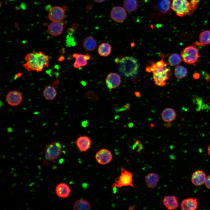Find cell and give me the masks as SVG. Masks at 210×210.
<instances>
[{"instance_id": "277c9868", "label": "cell", "mask_w": 210, "mask_h": 210, "mask_svg": "<svg viewBox=\"0 0 210 210\" xmlns=\"http://www.w3.org/2000/svg\"><path fill=\"white\" fill-rule=\"evenodd\" d=\"M151 71L153 74V78L155 84L158 86H164L166 81L169 77L171 70L166 67L163 69L157 68L155 64H152L149 67Z\"/></svg>"}, {"instance_id": "4316f807", "label": "cell", "mask_w": 210, "mask_h": 210, "mask_svg": "<svg viewBox=\"0 0 210 210\" xmlns=\"http://www.w3.org/2000/svg\"><path fill=\"white\" fill-rule=\"evenodd\" d=\"M171 4L170 0H160L157 3V8L161 13H165L169 10Z\"/></svg>"}, {"instance_id": "7402d4cb", "label": "cell", "mask_w": 210, "mask_h": 210, "mask_svg": "<svg viewBox=\"0 0 210 210\" xmlns=\"http://www.w3.org/2000/svg\"><path fill=\"white\" fill-rule=\"evenodd\" d=\"M97 46L95 39L92 36L85 38L83 42V46L84 49L88 51H92L96 48Z\"/></svg>"}, {"instance_id": "484cf974", "label": "cell", "mask_w": 210, "mask_h": 210, "mask_svg": "<svg viewBox=\"0 0 210 210\" xmlns=\"http://www.w3.org/2000/svg\"><path fill=\"white\" fill-rule=\"evenodd\" d=\"M139 6L137 0H124L123 7L126 10L129 12L136 10Z\"/></svg>"}, {"instance_id": "83f0119b", "label": "cell", "mask_w": 210, "mask_h": 210, "mask_svg": "<svg viewBox=\"0 0 210 210\" xmlns=\"http://www.w3.org/2000/svg\"><path fill=\"white\" fill-rule=\"evenodd\" d=\"M199 39L200 44L202 46L210 44V30L202 32L199 35Z\"/></svg>"}, {"instance_id": "7c38bea8", "label": "cell", "mask_w": 210, "mask_h": 210, "mask_svg": "<svg viewBox=\"0 0 210 210\" xmlns=\"http://www.w3.org/2000/svg\"><path fill=\"white\" fill-rule=\"evenodd\" d=\"M121 83L120 76L117 73H110L105 79V83L109 89H115L118 87Z\"/></svg>"}, {"instance_id": "ba28073f", "label": "cell", "mask_w": 210, "mask_h": 210, "mask_svg": "<svg viewBox=\"0 0 210 210\" xmlns=\"http://www.w3.org/2000/svg\"><path fill=\"white\" fill-rule=\"evenodd\" d=\"M95 158L97 162L99 164L106 165L111 161L113 155L109 150L106 148H102L96 153Z\"/></svg>"}, {"instance_id": "d4e9b609", "label": "cell", "mask_w": 210, "mask_h": 210, "mask_svg": "<svg viewBox=\"0 0 210 210\" xmlns=\"http://www.w3.org/2000/svg\"><path fill=\"white\" fill-rule=\"evenodd\" d=\"M112 50L111 46L107 43H103L99 46L97 51L101 56L106 57L110 55Z\"/></svg>"}, {"instance_id": "8992f818", "label": "cell", "mask_w": 210, "mask_h": 210, "mask_svg": "<svg viewBox=\"0 0 210 210\" xmlns=\"http://www.w3.org/2000/svg\"><path fill=\"white\" fill-rule=\"evenodd\" d=\"M121 174L117 178L112 186V188H120L122 187L130 186L133 188L136 186L132 183L133 174L132 173L125 169L123 166L121 167Z\"/></svg>"}, {"instance_id": "74e56055", "label": "cell", "mask_w": 210, "mask_h": 210, "mask_svg": "<svg viewBox=\"0 0 210 210\" xmlns=\"http://www.w3.org/2000/svg\"><path fill=\"white\" fill-rule=\"evenodd\" d=\"M207 152L209 155V156H210V144L208 146V147Z\"/></svg>"}, {"instance_id": "9c48e42d", "label": "cell", "mask_w": 210, "mask_h": 210, "mask_svg": "<svg viewBox=\"0 0 210 210\" xmlns=\"http://www.w3.org/2000/svg\"><path fill=\"white\" fill-rule=\"evenodd\" d=\"M111 19L117 22H123L126 18L127 13L124 7L116 6L112 9L111 12Z\"/></svg>"}, {"instance_id": "ab89813d", "label": "cell", "mask_w": 210, "mask_h": 210, "mask_svg": "<svg viewBox=\"0 0 210 210\" xmlns=\"http://www.w3.org/2000/svg\"><path fill=\"white\" fill-rule=\"evenodd\" d=\"M165 126L167 128H169L170 127V124L169 123H167L165 125Z\"/></svg>"}, {"instance_id": "e0dca14e", "label": "cell", "mask_w": 210, "mask_h": 210, "mask_svg": "<svg viewBox=\"0 0 210 210\" xmlns=\"http://www.w3.org/2000/svg\"><path fill=\"white\" fill-rule=\"evenodd\" d=\"M160 176L155 173H150L145 177V183L147 187L149 188H154L157 186L159 181Z\"/></svg>"}, {"instance_id": "603a6c76", "label": "cell", "mask_w": 210, "mask_h": 210, "mask_svg": "<svg viewBox=\"0 0 210 210\" xmlns=\"http://www.w3.org/2000/svg\"><path fill=\"white\" fill-rule=\"evenodd\" d=\"M91 207L90 204L88 201L85 199H80L74 202L73 209L74 210H90Z\"/></svg>"}, {"instance_id": "ffe728a7", "label": "cell", "mask_w": 210, "mask_h": 210, "mask_svg": "<svg viewBox=\"0 0 210 210\" xmlns=\"http://www.w3.org/2000/svg\"><path fill=\"white\" fill-rule=\"evenodd\" d=\"M206 175L204 172L200 170L195 172L191 177L192 183L196 186H200L203 184L205 182Z\"/></svg>"}, {"instance_id": "30bf717a", "label": "cell", "mask_w": 210, "mask_h": 210, "mask_svg": "<svg viewBox=\"0 0 210 210\" xmlns=\"http://www.w3.org/2000/svg\"><path fill=\"white\" fill-rule=\"evenodd\" d=\"M65 16L64 9L59 6L53 7L49 11V18L52 22L61 21L64 19Z\"/></svg>"}, {"instance_id": "cb8c5ba5", "label": "cell", "mask_w": 210, "mask_h": 210, "mask_svg": "<svg viewBox=\"0 0 210 210\" xmlns=\"http://www.w3.org/2000/svg\"><path fill=\"white\" fill-rule=\"evenodd\" d=\"M45 98L48 100L54 99L57 95V91L53 86H48L45 88L43 92Z\"/></svg>"}, {"instance_id": "f35d334b", "label": "cell", "mask_w": 210, "mask_h": 210, "mask_svg": "<svg viewBox=\"0 0 210 210\" xmlns=\"http://www.w3.org/2000/svg\"><path fill=\"white\" fill-rule=\"evenodd\" d=\"M135 94L137 97H139L140 95V93L139 92H135Z\"/></svg>"}, {"instance_id": "4dcf8cb0", "label": "cell", "mask_w": 210, "mask_h": 210, "mask_svg": "<svg viewBox=\"0 0 210 210\" xmlns=\"http://www.w3.org/2000/svg\"><path fill=\"white\" fill-rule=\"evenodd\" d=\"M156 67L159 69H163L167 67V65L163 60L158 62L155 64Z\"/></svg>"}, {"instance_id": "8d00e7d4", "label": "cell", "mask_w": 210, "mask_h": 210, "mask_svg": "<svg viewBox=\"0 0 210 210\" xmlns=\"http://www.w3.org/2000/svg\"><path fill=\"white\" fill-rule=\"evenodd\" d=\"M95 2L97 3H102L105 0H94Z\"/></svg>"}, {"instance_id": "e575fe53", "label": "cell", "mask_w": 210, "mask_h": 210, "mask_svg": "<svg viewBox=\"0 0 210 210\" xmlns=\"http://www.w3.org/2000/svg\"><path fill=\"white\" fill-rule=\"evenodd\" d=\"M193 76L195 78L197 79L199 77L200 75L198 73H195L194 74Z\"/></svg>"}, {"instance_id": "4fadbf2b", "label": "cell", "mask_w": 210, "mask_h": 210, "mask_svg": "<svg viewBox=\"0 0 210 210\" xmlns=\"http://www.w3.org/2000/svg\"><path fill=\"white\" fill-rule=\"evenodd\" d=\"M76 144L80 151L85 152L90 149L92 145V141L88 136H80L76 139Z\"/></svg>"}, {"instance_id": "d6a6232c", "label": "cell", "mask_w": 210, "mask_h": 210, "mask_svg": "<svg viewBox=\"0 0 210 210\" xmlns=\"http://www.w3.org/2000/svg\"><path fill=\"white\" fill-rule=\"evenodd\" d=\"M205 183L206 187L210 189V175L206 178Z\"/></svg>"}, {"instance_id": "3957f363", "label": "cell", "mask_w": 210, "mask_h": 210, "mask_svg": "<svg viewBox=\"0 0 210 210\" xmlns=\"http://www.w3.org/2000/svg\"><path fill=\"white\" fill-rule=\"evenodd\" d=\"M171 8L179 17H183L193 13L191 4L188 0H172Z\"/></svg>"}, {"instance_id": "ac0fdd59", "label": "cell", "mask_w": 210, "mask_h": 210, "mask_svg": "<svg viewBox=\"0 0 210 210\" xmlns=\"http://www.w3.org/2000/svg\"><path fill=\"white\" fill-rule=\"evenodd\" d=\"M48 30L49 34L54 36L60 35L63 30V26L60 21H55L48 26Z\"/></svg>"}, {"instance_id": "d6986e66", "label": "cell", "mask_w": 210, "mask_h": 210, "mask_svg": "<svg viewBox=\"0 0 210 210\" xmlns=\"http://www.w3.org/2000/svg\"><path fill=\"white\" fill-rule=\"evenodd\" d=\"M162 120L167 123H169L174 121L176 116V113L173 108H167L164 109L161 113Z\"/></svg>"}, {"instance_id": "52a82bcc", "label": "cell", "mask_w": 210, "mask_h": 210, "mask_svg": "<svg viewBox=\"0 0 210 210\" xmlns=\"http://www.w3.org/2000/svg\"><path fill=\"white\" fill-rule=\"evenodd\" d=\"M182 60L185 63L193 64L198 60L200 55L197 49L194 46H190L186 47L181 52Z\"/></svg>"}, {"instance_id": "9a60e30c", "label": "cell", "mask_w": 210, "mask_h": 210, "mask_svg": "<svg viewBox=\"0 0 210 210\" xmlns=\"http://www.w3.org/2000/svg\"><path fill=\"white\" fill-rule=\"evenodd\" d=\"M71 189L69 186L65 183H60L56 186L55 192L57 195L62 198H67L70 194Z\"/></svg>"}, {"instance_id": "f546056e", "label": "cell", "mask_w": 210, "mask_h": 210, "mask_svg": "<svg viewBox=\"0 0 210 210\" xmlns=\"http://www.w3.org/2000/svg\"><path fill=\"white\" fill-rule=\"evenodd\" d=\"M182 60L181 56L177 53H173L169 57L168 62L169 64L172 66L178 65Z\"/></svg>"}, {"instance_id": "d590c367", "label": "cell", "mask_w": 210, "mask_h": 210, "mask_svg": "<svg viewBox=\"0 0 210 210\" xmlns=\"http://www.w3.org/2000/svg\"><path fill=\"white\" fill-rule=\"evenodd\" d=\"M125 108L126 110H128L130 108V105L128 104H126L125 106Z\"/></svg>"}, {"instance_id": "44dd1931", "label": "cell", "mask_w": 210, "mask_h": 210, "mask_svg": "<svg viewBox=\"0 0 210 210\" xmlns=\"http://www.w3.org/2000/svg\"><path fill=\"white\" fill-rule=\"evenodd\" d=\"M197 199L193 198L185 199L181 204V207L183 210H195L197 209Z\"/></svg>"}, {"instance_id": "7a4b0ae2", "label": "cell", "mask_w": 210, "mask_h": 210, "mask_svg": "<svg viewBox=\"0 0 210 210\" xmlns=\"http://www.w3.org/2000/svg\"><path fill=\"white\" fill-rule=\"evenodd\" d=\"M118 63V70L123 77L129 79L135 77L138 74L139 65L137 60L132 57L126 56L117 62Z\"/></svg>"}, {"instance_id": "5bb4252c", "label": "cell", "mask_w": 210, "mask_h": 210, "mask_svg": "<svg viewBox=\"0 0 210 210\" xmlns=\"http://www.w3.org/2000/svg\"><path fill=\"white\" fill-rule=\"evenodd\" d=\"M73 58L75 59L73 65L74 68L77 69L87 65L88 61L90 60L91 56L90 55H84L74 53L72 55Z\"/></svg>"}, {"instance_id": "1f68e13d", "label": "cell", "mask_w": 210, "mask_h": 210, "mask_svg": "<svg viewBox=\"0 0 210 210\" xmlns=\"http://www.w3.org/2000/svg\"><path fill=\"white\" fill-rule=\"evenodd\" d=\"M190 2L191 4L193 12L197 8L199 2V0H191Z\"/></svg>"}, {"instance_id": "5b68a950", "label": "cell", "mask_w": 210, "mask_h": 210, "mask_svg": "<svg viewBox=\"0 0 210 210\" xmlns=\"http://www.w3.org/2000/svg\"><path fill=\"white\" fill-rule=\"evenodd\" d=\"M61 144L57 141L51 142L46 147L44 150L46 158L50 161L57 160L61 155L63 152Z\"/></svg>"}, {"instance_id": "2e32d148", "label": "cell", "mask_w": 210, "mask_h": 210, "mask_svg": "<svg viewBox=\"0 0 210 210\" xmlns=\"http://www.w3.org/2000/svg\"><path fill=\"white\" fill-rule=\"evenodd\" d=\"M162 202L165 207L169 210H174L178 206L177 198L174 195H169L164 197Z\"/></svg>"}, {"instance_id": "8fae6325", "label": "cell", "mask_w": 210, "mask_h": 210, "mask_svg": "<svg viewBox=\"0 0 210 210\" xmlns=\"http://www.w3.org/2000/svg\"><path fill=\"white\" fill-rule=\"evenodd\" d=\"M6 99L9 105L13 106H15L21 104L23 97L21 94L19 92L13 90L8 93Z\"/></svg>"}, {"instance_id": "f1b7e54d", "label": "cell", "mask_w": 210, "mask_h": 210, "mask_svg": "<svg viewBox=\"0 0 210 210\" xmlns=\"http://www.w3.org/2000/svg\"><path fill=\"white\" fill-rule=\"evenodd\" d=\"M187 70L185 67L181 65H177L175 68L174 74L176 77L181 79L186 77L187 75Z\"/></svg>"}, {"instance_id": "6da1fadb", "label": "cell", "mask_w": 210, "mask_h": 210, "mask_svg": "<svg viewBox=\"0 0 210 210\" xmlns=\"http://www.w3.org/2000/svg\"><path fill=\"white\" fill-rule=\"evenodd\" d=\"M25 60L26 62L23 66L28 71L40 72L49 67V56L41 51L28 54L25 56Z\"/></svg>"}, {"instance_id": "836d02e7", "label": "cell", "mask_w": 210, "mask_h": 210, "mask_svg": "<svg viewBox=\"0 0 210 210\" xmlns=\"http://www.w3.org/2000/svg\"><path fill=\"white\" fill-rule=\"evenodd\" d=\"M205 77L207 81H208L210 80V75H209L206 74Z\"/></svg>"}]
</instances>
